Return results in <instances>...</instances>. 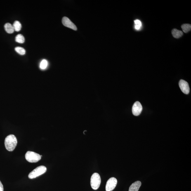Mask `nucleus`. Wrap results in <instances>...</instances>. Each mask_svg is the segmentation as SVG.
I'll list each match as a JSON object with an SVG mask.
<instances>
[{
  "mask_svg": "<svg viewBox=\"0 0 191 191\" xmlns=\"http://www.w3.org/2000/svg\"><path fill=\"white\" fill-rule=\"evenodd\" d=\"M17 143V140L13 135H10L6 137L5 140V145L6 149L10 152L14 150Z\"/></svg>",
  "mask_w": 191,
  "mask_h": 191,
  "instance_id": "f257e3e1",
  "label": "nucleus"
},
{
  "mask_svg": "<svg viewBox=\"0 0 191 191\" xmlns=\"http://www.w3.org/2000/svg\"><path fill=\"white\" fill-rule=\"evenodd\" d=\"M15 50L17 53L20 55H25L26 53L25 50L21 47H16L15 48Z\"/></svg>",
  "mask_w": 191,
  "mask_h": 191,
  "instance_id": "2eb2a0df",
  "label": "nucleus"
},
{
  "mask_svg": "<svg viewBox=\"0 0 191 191\" xmlns=\"http://www.w3.org/2000/svg\"><path fill=\"white\" fill-rule=\"evenodd\" d=\"M135 24V29L137 30H138L140 29L142 26V23L141 21L139 20H136L134 21Z\"/></svg>",
  "mask_w": 191,
  "mask_h": 191,
  "instance_id": "f3484780",
  "label": "nucleus"
},
{
  "mask_svg": "<svg viewBox=\"0 0 191 191\" xmlns=\"http://www.w3.org/2000/svg\"><path fill=\"white\" fill-rule=\"evenodd\" d=\"M13 26L14 30L16 32H19L21 29V24L20 22L17 21H16L14 22Z\"/></svg>",
  "mask_w": 191,
  "mask_h": 191,
  "instance_id": "f8f14e48",
  "label": "nucleus"
},
{
  "mask_svg": "<svg viewBox=\"0 0 191 191\" xmlns=\"http://www.w3.org/2000/svg\"><path fill=\"white\" fill-rule=\"evenodd\" d=\"M141 185V183L140 181L135 182L130 186L129 191H138Z\"/></svg>",
  "mask_w": 191,
  "mask_h": 191,
  "instance_id": "1a4fd4ad",
  "label": "nucleus"
},
{
  "mask_svg": "<svg viewBox=\"0 0 191 191\" xmlns=\"http://www.w3.org/2000/svg\"><path fill=\"white\" fill-rule=\"evenodd\" d=\"M62 22L63 25L65 26L72 29L73 30L76 31L77 28L76 26L66 17H64L62 19Z\"/></svg>",
  "mask_w": 191,
  "mask_h": 191,
  "instance_id": "6e6552de",
  "label": "nucleus"
},
{
  "mask_svg": "<svg viewBox=\"0 0 191 191\" xmlns=\"http://www.w3.org/2000/svg\"><path fill=\"white\" fill-rule=\"evenodd\" d=\"M91 185L94 190H97L100 186L101 179L99 174L97 173H94L91 178Z\"/></svg>",
  "mask_w": 191,
  "mask_h": 191,
  "instance_id": "7ed1b4c3",
  "label": "nucleus"
},
{
  "mask_svg": "<svg viewBox=\"0 0 191 191\" xmlns=\"http://www.w3.org/2000/svg\"><path fill=\"white\" fill-rule=\"evenodd\" d=\"M142 110V107L141 104L138 101H137L133 105L132 112L133 115L138 116L141 113Z\"/></svg>",
  "mask_w": 191,
  "mask_h": 191,
  "instance_id": "423d86ee",
  "label": "nucleus"
},
{
  "mask_svg": "<svg viewBox=\"0 0 191 191\" xmlns=\"http://www.w3.org/2000/svg\"><path fill=\"white\" fill-rule=\"evenodd\" d=\"M4 28L6 32L8 33H13L15 31L13 26L11 24L9 23L5 24Z\"/></svg>",
  "mask_w": 191,
  "mask_h": 191,
  "instance_id": "9b49d317",
  "label": "nucleus"
},
{
  "mask_svg": "<svg viewBox=\"0 0 191 191\" xmlns=\"http://www.w3.org/2000/svg\"><path fill=\"white\" fill-rule=\"evenodd\" d=\"M26 160L29 162L35 163L38 162L41 159V155L31 151H28L25 154Z\"/></svg>",
  "mask_w": 191,
  "mask_h": 191,
  "instance_id": "20e7f679",
  "label": "nucleus"
},
{
  "mask_svg": "<svg viewBox=\"0 0 191 191\" xmlns=\"http://www.w3.org/2000/svg\"><path fill=\"white\" fill-rule=\"evenodd\" d=\"M0 191H4L3 186L1 181H0Z\"/></svg>",
  "mask_w": 191,
  "mask_h": 191,
  "instance_id": "a211bd4d",
  "label": "nucleus"
},
{
  "mask_svg": "<svg viewBox=\"0 0 191 191\" xmlns=\"http://www.w3.org/2000/svg\"><path fill=\"white\" fill-rule=\"evenodd\" d=\"M15 41L17 42L22 44L25 42V39L22 35L21 34H19L16 36Z\"/></svg>",
  "mask_w": 191,
  "mask_h": 191,
  "instance_id": "ddd939ff",
  "label": "nucleus"
},
{
  "mask_svg": "<svg viewBox=\"0 0 191 191\" xmlns=\"http://www.w3.org/2000/svg\"><path fill=\"white\" fill-rule=\"evenodd\" d=\"M48 65V62L46 60H43L41 61L40 65V68L42 69H44L46 68Z\"/></svg>",
  "mask_w": 191,
  "mask_h": 191,
  "instance_id": "dca6fc26",
  "label": "nucleus"
},
{
  "mask_svg": "<svg viewBox=\"0 0 191 191\" xmlns=\"http://www.w3.org/2000/svg\"><path fill=\"white\" fill-rule=\"evenodd\" d=\"M117 180L114 177H112L108 180L106 185L105 190L106 191H112L115 188L117 185Z\"/></svg>",
  "mask_w": 191,
  "mask_h": 191,
  "instance_id": "39448f33",
  "label": "nucleus"
},
{
  "mask_svg": "<svg viewBox=\"0 0 191 191\" xmlns=\"http://www.w3.org/2000/svg\"><path fill=\"white\" fill-rule=\"evenodd\" d=\"M179 86L181 91L185 94H188L190 92V88L188 83L183 80H180L179 82Z\"/></svg>",
  "mask_w": 191,
  "mask_h": 191,
  "instance_id": "0eeeda50",
  "label": "nucleus"
},
{
  "mask_svg": "<svg viewBox=\"0 0 191 191\" xmlns=\"http://www.w3.org/2000/svg\"><path fill=\"white\" fill-rule=\"evenodd\" d=\"M183 32L187 33L190 31L191 29V25L189 24H185L181 26Z\"/></svg>",
  "mask_w": 191,
  "mask_h": 191,
  "instance_id": "4468645a",
  "label": "nucleus"
},
{
  "mask_svg": "<svg viewBox=\"0 0 191 191\" xmlns=\"http://www.w3.org/2000/svg\"><path fill=\"white\" fill-rule=\"evenodd\" d=\"M47 168L44 166L38 167L35 169L31 172L29 175V178L30 179H33L41 176L46 172Z\"/></svg>",
  "mask_w": 191,
  "mask_h": 191,
  "instance_id": "f03ea898",
  "label": "nucleus"
},
{
  "mask_svg": "<svg viewBox=\"0 0 191 191\" xmlns=\"http://www.w3.org/2000/svg\"><path fill=\"white\" fill-rule=\"evenodd\" d=\"M172 33L173 37L176 38H180L183 35V33L182 31L176 29H173L172 31Z\"/></svg>",
  "mask_w": 191,
  "mask_h": 191,
  "instance_id": "9d476101",
  "label": "nucleus"
}]
</instances>
